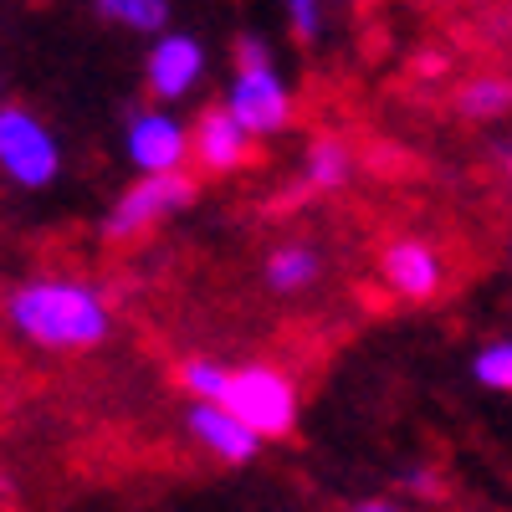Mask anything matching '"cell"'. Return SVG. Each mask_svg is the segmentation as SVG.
<instances>
[{
  "mask_svg": "<svg viewBox=\"0 0 512 512\" xmlns=\"http://www.w3.org/2000/svg\"><path fill=\"white\" fill-rule=\"evenodd\" d=\"M6 328L41 354H93L113 338V308L98 282L77 272H41L11 287Z\"/></svg>",
  "mask_w": 512,
  "mask_h": 512,
  "instance_id": "1",
  "label": "cell"
},
{
  "mask_svg": "<svg viewBox=\"0 0 512 512\" xmlns=\"http://www.w3.org/2000/svg\"><path fill=\"white\" fill-rule=\"evenodd\" d=\"M472 379L492 395H512V338H492L472 354Z\"/></svg>",
  "mask_w": 512,
  "mask_h": 512,
  "instance_id": "16",
  "label": "cell"
},
{
  "mask_svg": "<svg viewBox=\"0 0 512 512\" xmlns=\"http://www.w3.org/2000/svg\"><path fill=\"white\" fill-rule=\"evenodd\" d=\"M205 67H210V52H205V41L200 31H164L149 41V52H144V88L159 108L169 103H185L200 82H205Z\"/></svg>",
  "mask_w": 512,
  "mask_h": 512,
  "instance_id": "7",
  "label": "cell"
},
{
  "mask_svg": "<svg viewBox=\"0 0 512 512\" xmlns=\"http://www.w3.org/2000/svg\"><path fill=\"white\" fill-rule=\"evenodd\" d=\"M282 16H287V31L297 36V41H313L323 36V26H328V6H318V0H287L282 6Z\"/></svg>",
  "mask_w": 512,
  "mask_h": 512,
  "instance_id": "17",
  "label": "cell"
},
{
  "mask_svg": "<svg viewBox=\"0 0 512 512\" xmlns=\"http://www.w3.org/2000/svg\"><path fill=\"white\" fill-rule=\"evenodd\" d=\"M456 113L472 118V123L507 118L512 113V77L507 72H477V77H466L461 93H456Z\"/></svg>",
  "mask_w": 512,
  "mask_h": 512,
  "instance_id": "12",
  "label": "cell"
},
{
  "mask_svg": "<svg viewBox=\"0 0 512 512\" xmlns=\"http://www.w3.org/2000/svg\"><path fill=\"white\" fill-rule=\"evenodd\" d=\"M507 267H512V236H507Z\"/></svg>",
  "mask_w": 512,
  "mask_h": 512,
  "instance_id": "21",
  "label": "cell"
},
{
  "mask_svg": "<svg viewBox=\"0 0 512 512\" xmlns=\"http://www.w3.org/2000/svg\"><path fill=\"white\" fill-rule=\"evenodd\" d=\"M497 159H502V169H507V180H512V144H502V149H497Z\"/></svg>",
  "mask_w": 512,
  "mask_h": 512,
  "instance_id": "20",
  "label": "cell"
},
{
  "mask_svg": "<svg viewBox=\"0 0 512 512\" xmlns=\"http://www.w3.org/2000/svg\"><path fill=\"white\" fill-rule=\"evenodd\" d=\"M344 512H410V507L395 502V497H359V502H349Z\"/></svg>",
  "mask_w": 512,
  "mask_h": 512,
  "instance_id": "19",
  "label": "cell"
},
{
  "mask_svg": "<svg viewBox=\"0 0 512 512\" xmlns=\"http://www.w3.org/2000/svg\"><path fill=\"white\" fill-rule=\"evenodd\" d=\"M323 267L328 262H323V251L313 241H277L267 251V262H262V282L277 297H303L323 282Z\"/></svg>",
  "mask_w": 512,
  "mask_h": 512,
  "instance_id": "11",
  "label": "cell"
},
{
  "mask_svg": "<svg viewBox=\"0 0 512 512\" xmlns=\"http://www.w3.org/2000/svg\"><path fill=\"white\" fill-rule=\"evenodd\" d=\"M379 282L390 287L400 303H431V297L446 287V256L431 241L400 236L379 251Z\"/></svg>",
  "mask_w": 512,
  "mask_h": 512,
  "instance_id": "8",
  "label": "cell"
},
{
  "mask_svg": "<svg viewBox=\"0 0 512 512\" xmlns=\"http://www.w3.org/2000/svg\"><path fill=\"white\" fill-rule=\"evenodd\" d=\"M231 364H221L216 354H190V359H180V384H185V395L195 400V405H226V395H231Z\"/></svg>",
  "mask_w": 512,
  "mask_h": 512,
  "instance_id": "15",
  "label": "cell"
},
{
  "mask_svg": "<svg viewBox=\"0 0 512 512\" xmlns=\"http://www.w3.org/2000/svg\"><path fill=\"white\" fill-rule=\"evenodd\" d=\"M123 154L139 169V180H164V175H185V164L195 159V128L169 113L159 103L128 108L123 118Z\"/></svg>",
  "mask_w": 512,
  "mask_h": 512,
  "instance_id": "4",
  "label": "cell"
},
{
  "mask_svg": "<svg viewBox=\"0 0 512 512\" xmlns=\"http://www.w3.org/2000/svg\"><path fill=\"white\" fill-rule=\"evenodd\" d=\"M185 436L205 451V456H216L221 466H251L256 456H262V436L251 431L246 420H236L226 405H195L185 410Z\"/></svg>",
  "mask_w": 512,
  "mask_h": 512,
  "instance_id": "9",
  "label": "cell"
},
{
  "mask_svg": "<svg viewBox=\"0 0 512 512\" xmlns=\"http://www.w3.org/2000/svg\"><path fill=\"white\" fill-rule=\"evenodd\" d=\"M195 200V180L190 175H164V180H134L108 210H103V241H134L154 226H164L169 216H180V210Z\"/></svg>",
  "mask_w": 512,
  "mask_h": 512,
  "instance_id": "6",
  "label": "cell"
},
{
  "mask_svg": "<svg viewBox=\"0 0 512 512\" xmlns=\"http://www.w3.org/2000/svg\"><path fill=\"white\" fill-rule=\"evenodd\" d=\"M303 180H308V190H344L354 180V149L333 134L313 139L303 154Z\"/></svg>",
  "mask_w": 512,
  "mask_h": 512,
  "instance_id": "13",
  "label": "cell"
},
{
  "mask_svg": "<svg viewBox=\"0 0 512 512\" xmlns=\"http://www.w3.org/2000/svg\"><path fill=\"white\" fill-rule=\"evenodd\" d=\"M226 410L236 420H246L262 441H277L297 425V384L272 369V364H241L231 374V395H226Z\"/></svg>",
  "mask_w": 512,
  "mask_h": 512,
  "instance_id": "5",
  "label": "cell"
},
{
  "mask_svg": "<svg viewBox=\"0 0 512 512\" xmlns=\"http://www.w3.org/2000/svg\"><path fill=\"white\" fill-rule=\"evenodd\" d=\"M0 175L16 190H52L62 180V139L21 103L0 108Z\"/></svg>",
  "mask_w": 512,
  "mask_h": 512,
  "instance_id": "3",
  "label": "cell"
},
{
  "mask_svg": "<svg viewBox=\"0 0 512 512\" xmlns=\"http://www.w3.org/2000/svg\"><path fill=\"white\" fill-rule=\"evenodd\" d=\"M226 113L246 128L251 139H272L292 123V88L277 72L272 41L262 31H241L236 36V67L226 82Z\"/></svg>",
  "mask_w": 512,
  "mask_h": 512,
  "instance_id": "2",
  "label": "cell"
},
{
  "mask_svg": "<svg viewBox=\"0 0 512 512\" xmlns=\"http://www.w3.org/2000/svg\"><path fill=\"white\" fill-rule=\"evenodd\" d=\"M251 134L226 113V103L205 108L195 118V164L205 169V175H236V169L251 159Z\"/></svg>",
  "mask_w": 512,
  "mask_h": 512,
  "instance_id": "10",
  "label": "cell"
},
{
  "mask_svg": "<svg viewBox=\"0 0 512 512\" xmlns=\"http://www.w3.org/2000/svg\"><path fill=\"white\" fill-rule=\"evenodd\" d=\"M93 16L108 21V26H123V31H139L149 41L164 36V31H175V26H169V6H164V0H98Z\"/></svg>",
  "mask_w": 512,
  "mask_h": 512,
  "instance_id": "14",
  "label": "cell"
},
{
  "mask_svg": "<svg viewBox=\"0 0 512 512\" xmlns=\"http://www.w3.org/2000/svg\"><path fill=\"white\" fill-rule=\"evenodd\" d=\"M400 492L405 497H441V472L436 466H425V461H410V466H400Z\"/></svg>",
  "mask_w": 512,
  "mask_h": 512,
  "instance_id": "18",
  "label": "cell"
}]
</instances>
